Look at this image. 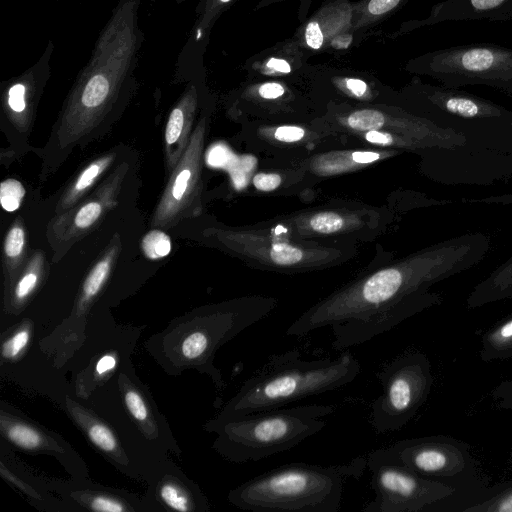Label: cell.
Listing matches in <instances>:
<instances>
[{
  "label": "cell",
  "mask_w": 512,
  "mask_h": 512,
  "mask_svg": "<svg viewBox=\"0 0 512 512\" xmlns=\"http://www.w3.org/2000/svg\"><path fill=\"white\" fill-rule=\"evenodd\" d=\"M366 466V456L329 466L288 463L249 479L229 498L253 512H337L345 482L360 478Z\"/></svg>",
  "instance_id": "7a4b0ae2"
},
{
  "label": "cell",
  "mask_w": 512,
  "mask_h": 512,
  "mask_svg": "<svg viewBox=\"0 0 512 512\" xmlns=\"http://www.w3.org/2000/svg\"><path fill=\"white\" fill-rule=\"evenodd\" d=\"M282 179L276 173H258L253 178L254 186L260 191H272L279 187Z\"/></svg>",
  "instance_id": "e575fe53"
},
{
  "label": "cell",
  "mask_w": 512,
  "mask_h": 512,
  "mask_svg": "<svg viewBox=\"0 0 512 512\" xmlns=\"http://www.w3.org/2000/svg\"><path fill=\"white\" fill-rule=\"evenodd\" d=\"M203 131L204 124L202 121L167 185L154 217V225L167 224L186 208L198 182Z\"/></svg>",
  "instance_id": "30bf717a"
},
{
  "label": "cell",
  "mask_w": 512,
  "mask_h": 512,
  "mask_svg": "<svg viewBox=\"0 0 512 512\" xmlns=\"http://www.w3.org/2000/svg\"><path fill=\"white\" fill-rule=\"evenodd\" d=\"M491 398L493 402L502 409L512 411V380H505L492 389ZM510 462H512V450L510 453Z\"/></svg>",
  "instance_id": "83f0119b"
},
{
  "label": "cell",
  "mask_w": 512,
  "mask_h": 512,
  "mask_svg": "<svg viewBox=\"0 0 512 512\" xmlns=\"http://www.w3.org/2000/svg\"><path fill=\"white\" fill-rule=\"evenodd\" d=\"M172 1H174V2H176V3H178V4H180V3H182V2H184V1H186V0H172Z\"/></svg>",
  "instance_id": "7bdbcfd3"
},
{
  "label": "cell",
  "mask_w": 512,
  "mask_h": 512,
  "mask_svg": "<svg viewBox=\"0 0 512 512\" xmlns=\"http://www.w3.org/2000/svg\"><path fill=\"white\" fill-rule=\"evenodd\" d=\"M345 225L344 218L336 212H319L311 215L306 226L312 232L330 234L341 230Z\"/></svg>",
  "instance_id": "ffe728a7"
},
{
  "label": "cell",
  "mask_w": 512,
  "mask_h": 512,
  "mask_svg": "<svg viewBox=\"0 0 512 512\" xmlns=\"http://www.w3.org/2000/svg\"><path fill=\"white\" fill-rule=\"evenodd\" d=\"M479 357L483 362L507 360L512 357V314L482 334Z\"/></svg>",
  "instance_id": "9a60e30c"
},
{
  "label": "cell",
  "mask_w": 512,
  "mask_h": 512,
  "mask_svg": "<svg viewBox=\"0 0 512 512\" xmlns=\"http://www.w3.org/2000/svg\"><path fill=\"white\" fill-rule=\"evenodd\" d=\"M111 265V258L99 261L89 273L83 285L84 299L89 300L96 295L105 282Z\"/></svg>",
  "instance_id": "7402d4cb"
},
{
  "label": "cell",
  "mask_w": 512,
  "mask_h": 512,
  "mask_svg": "<svg viewBox=\"0 0 512 512\" xmlns=\"http://www.w3.org/2000/svg\"><path fill=\"white\" fill-rule=\"evenodd\" d=\"M505 0H469L470 5L477 11H487L499 7Z\"/></svg>",
  "instance_id": "ab89813d"
},
{
  "label": "cell",
  "mask_w": 512,
  "mask_h": 512,
  "mask_svg": "<svg viewBox=\"0 0 512 512\" xmlns=\"http://www.w3.org/2000/svg\"><path fill=\"white\" fill-rule=\"evenodd\" d=\"M359 361L350 351L337 358L306 360L297 349L271 355L242 385L225 409V418L283 407L353 382Z\"/></svg>",
  "instance_id": "3957f363"
},
{
  "label": "cell",
  "mask_w": 512,
  "mask_h": 512,
  "mask_svg": "<svg viewBox=\"0 0 512 512\" xmlns=\"http://www.w3.org/2000/svg\"><path fill=\"white\" fill-rule=\"evenodd\" d=\"M420 92L431 105L446 115L463 119H512L505 108L456 88L420 85Z\"/></svg>",
  "instance_id": "7c38bea8"
},
{
  "label": "cell",
  "mask_w": 512,
  "mask_h": 512,
  "mask_svg": "<svg viewBox=\"0 0 512 512\" xmlns=\"http://www.w3.org/2000/svg\"><path fill=\"white\" fill-rule=\"evenodd\" d=\"M283 1H288V0H260L259 3L255 6V10L264 8L266 6H269V5H272L275 3L283 2ZM292 1H300L302 7H303L305 1L307 4V7L310 3V0H292Z\"/></svg>",
  "instance_id": "b9f144b4"
},
{
  "label": "cell",
  "mask_w": 512,
  "mask_h": 512,
  "mask_svg": "<svg viewBox=\"0 0 512 512\" xmlns=\"http://www.w3.org/2000/svg\"><path fill=\"white\" fill-rule=\"evenodd\" d=\"M110 160V157H105L89 165L78 177L69 195V200L74 199L81 192L87 189L92 184L94 179L97 178L101 171L108 165Z\"/></svg>",
  "instance_id": "d4e9b609"
},
{
  "label": "cell",
  "mask_w": 512,
  "mask_h": 512,
  "mask_svg": "<svg viewBox=\"0 0 512 512\" xmlns=\"http://www.w3.org/2000/svg\"><path fill=\"white\" fill-rule=\"evenodd\" d=\"M101 211V206L97 202L85 204L75 216V225L79 228L91 226L99 218Z\"/></svg>",
  "instance_id": "f546056e"
},
{
  "label": "cell",
  "mask_w": 512,
  "mask_h": 512,
  "mask_svg": "<svg viewBox=\"0 0 512 512\" xmlns=\"http://www.w3.org/2000/svg\"><path fill=\"white\" fill-rule=\"evenodd\" d=\"M305 132L302 128L297 126H281L274 132L276 140L282 142H296L303 138Z\"/></svg>",
  "instance_id": "d590c367"
},
{
  "label": "cell",
  "mask_w": 512,
  "mask_h": 512,
  "mask_svg": "<svg viewBox=\"0 0 512 512\" xmlns=\"http://www.w3.org/2000/svg\"><path fill=\"white\" fill-rule=\"evenodd\" d=\"M490 245L489 236L480 232L434 244L317 302L285 334L302 337L330 327L334 350L364 344L423 310L440 305L441 295L430 292V287L475 267L489 253Z\"/></svg>",
  "instance_id": "6da1fadb"
},
{
  "label": "cell",
  "mask_w": 512,
  "mask_h": 512,
  "mask_svg": "<svg viewBox=\"0 0 512 512\" xmlns=\"http://www.w3.org/2000/svg\"><path fill=\"white\" fill-rule=\"evenodd\" d=\"M412 72L428 75L445 87L486 85L512 93V50L492 46L443 49L408 62Z\"/></svg>",
  "instance_id": "8992f818"
},
{
  "label": "cell",
  "mask_w": 512,
  "mask_h": 512,
  "mask_svg": "<svg viewBox=\"0 0 512 512\" xmlns=\"http://www.w3.org/2000/svg\"><path fill=\"white\" fill-rule=\"evenodd\" d=\"M212 345L211 334L203 331L191 333L182 344V354L187 359L193 360L208 353Z\"/></svg>",
  "instance_id": "603a6c76"
},
{
  "label": "cell",
  "mask_w": 512,
  "mask_h": 512,
  "mask_svg": "<svg viewBox=\"0 0 512 512\" xmlns=\"http://www.w3.org/2000/svg\"><path fill=\"white\" fill-rule=\"evenodd\" d=\"M307 57V52L292 37L252 56L244 68L253 75L286 76L303 68Z\"/></svg>",
  "instance_id": "4fadbf2b"
},
{
  "label": "cell",
  "mask_w": 512,
  "mask_h": 512,
  "mask_svg": "<svg viewBox=\"0 0 512 512\" xmlns=\"http://www.w3.org/2000/svg\"><path fill=\"white\" fill-rule=\"evenodd\" d=\"M338 82L340 86L355 97H364L369 92L368 84L359 78L342 77Z\"/></svg>",
  "instance_id": "836d02e7"
},
{
  "label": "cell",
  "mask_w": 512,
  "mask_h": 512,
  "mask_svg": "<svg viewBox=\"0 0 512 512\" xmlns=\"http://www.w3.org/2000/svg\"><path fill=\"white\" fill-rule=\"evenodd\" d=\"M25 195V188L15 179H6L0 185V203L7 212L18 209Z\"/></svg>",
  "instance_id": "44dd1931"
},
{
  "label": "cell",
  "mask_w": 512,
  "mask_h": 512,
  "mask_svg": "<svg viewBox=\"0 0 512 512\" xmlns=\"http://www.w3.org/2000/svg\"><path fill=\"white\" fill-rule=\"evenodd\" d=\"M352 160L356 164H368L378 160L381 154L373 151H357L351 153Z\"/></svg>",
  "instance_id": "f35d334b"
},
{
  "label": "cell",
  "mask_w": 512,
  "mask_h": 512,
  "mask_svg": "<svg viewBox=\"0 0 512 512\" xmlns=\"http://www.w3.org/2000/svg\"><path fill=\"white\" fill-rule=\"evenodd\" d=\"M512 298V254L483 280L466 298V307L475 309L493 302Z\"/></svg>",
  "instance_id": "5bb4252c"
},
{
  "label": "cell",
  "mask_w": 512,
  "mask_h": 512,
  "mask_svg": "<svg viewBox=\"0 0 512 512\" xmlns=\"http://www.w3.org/2000/svg\"><path fill=\"white\" fill-rule=\"evenodd\" d=\"M29 340V333L26 330H21L16 333L11 339L4 343L2 354L4 357H15L27 345Z\"/></svg>",
  "instance_id": "1f68e13d"
},
{
  "label": "cell",
  "mask_w": 512,
  "mask_h": 512,
  "mask_svg": "<svg viewBox=\"0 0 512 512\" xmlns=\"http://www.w3.org/2000/svg\"><path fill=\"white\" fill-rule=\"evenodd\" d=\"M465 512H512V485L491 497L466 507Z\"/></svg>",
  "instance_id": "ac0fdd59"
},
{
  "label": "cell",
  "mask_w": 512,
  "mask_h": 512,
  "mask_svg": "<svg viewBox=\"0 0 512 512\" xmlns=\"http://www.w3.org/2000/svg\"><path fill=\"white\" fill-rule=\"evenodd\" d=\"M6 434L12 442L26 449L36 448L42 442L41 436L34 429L23 424L10 426Z\"/></svg>",
  "instance_id": "cb8c5ba5"
},
{
  "label": "cell",
  "mask_w": 512,
  "mask_h": 512,
  "mask_svg": "<svg viewBox=\"0 0 512 512\" xmlns=\"http://www.w3.org/2000/svg\"><path fill=\"white\" fill-rule=\"evenodd\" d=\"M373 500L363 512H419L452 496L456 489L393 463L367 462Z\"/></svg>",
  "instance_id": "ba28073f"
},
{
  "label": "cell",
  "mask_w": 512,
  "mask_h": 512,
  "mask_svg": "<svg viewBox=\"0 0 512 512\" xmlns=\"http://www.w3.org/2000/svg\"><path fill=\"white\" fill-rule=\"evenodd\" d=\"M408 0H359L354 2L353 32L367 29L400 9Z\"/></svg>",
  "instance_id": "2e32d148"
},
{
  "label": "cell",
  "mask_w": 512,
  "mask_h": 512,
  "mask_svg": "<svg viewBox=\"0 0 512 512\" xmlns=\"http://www.w3.org/2000/svg\"><path fill=\"white\" fill-rule=\"evenodd\" d=\"M91 508L96 511L122 512L125 508L118 501L107 497H96L91 503Z\"/></svg>",
  "instance_id": "8d00e7d4"
},
{
  "label": "cell",
  "mask_w": 512,
  "mask_h": 512,
  "mask_svg": "<svg viewBox=\"0 0 512 512\" xmlns=\"http://www.w3.org/2000/svg\"><path fill=\"white\" fill-rule=\"evenodd\" d=\"M509 124L512 126V119L509 121Z\"/></svg>",
  "instance_id": "ee69618b"
},
{
  "label": "cell",
  "mask_w": 512,
  "mask_h": 512,
  "mask_svg": "<svg viewBox=\"0 0 512 512\" xmlns=\"http://www.w3.org/2000/svg\"><path fill=\"white\" fill-rule=\"evenodd\" d=\"M354 2L326 0L293 38L306 51H322L353 32Z\"/></svg>",
  "instance_id": "9c48e42d"
},
{
  "label": "cell",
  "mask_w": 512,
  "mask_h": 512,
  "mask_svg": "<svg viewBox=\"0 0 512 512\" xmlns=\"http://www.w3.org/2000/svg\"><path fill=\"white\" fill-rule=\"evenodd\" d=\"M163 501L177 511H189V502L184 494L174 485H164L160 491Z\"/></svg>",
  "instance_id": "4316f807"
},
{
  "label": "cell",
  "mask_w": 512,
  "mask_h": 512,
  "mask_svg": "<svg viewBox=\"0 0 512 512\" xmlns=\"http://www.w3.org/2000/svg\"><path fill=\"white\" fill-rule=\"evenodd\" d=\"M367 462L397 464L439 481L471 474L476 464L467 443L444 435L397 441L369 453Z\"/></svg>",
  "instance_id": "52a82bcc"
},
{
  "label": "cell",
  "mask_w": 512,
  "mask_h": 512,
  "mask_svg": "<svg viewBox=\"0 0 512 512\" xmlns=\"http://www.w3.org/2000/svg\"><path fill=\"white\" fill-rule=\"evenodd\" d=\"M236 0H200L195 7V21L176 61L178 77L195 76L203 67V55L217 20Z\"/></svg>",
  "instance_id": "8fae6325"
},
{
  "label": "cell",
  "mask_w": 512,
  "mask_h": 512,
  "mask_svg": "<svg viewBox=\"0 0 512 512\" xmlns=\"http://www.w3.org/2000/svg\"><path fill=\"white\" fill-rule=\"evenodd\" d=\"M88 435L92 442L104 451H113L116 448V440L112 432L104 425L94 423L88 429Z\"/></svg>",
  "instance_id": "484cf974"
},
{
  "label": "cell",
  "mask_w": 512,
  "mask_h": 512,
  "mask_svg": "<svg viewBox=\"0 0 512 512\" xmlns=\"http://www.w3.org/2000/svg\"><path fill=\"white\" fill-rule=\"evenodd\" d=\"M37 274L33 272L27 273L18 283L15 295L18 299H23L28 296L37 283Z\"/></svg>",
  "instance_id": "74e56055"
},
{
  "label": "cell",
  "mask_w": 512,
  "mask_h": 512,
  "mask_svg": "<svg viewBox=\"0 0 512 512\" xmlns=\"http://www.w3.org/2000/svg\"><path fill=\"white\" fill-rule=\"evenodd\" d=\"M334 411L333 405L311 404L226 418L222 429L223 450L237 463L271 457L317 434Z\"/></svg>",
  "instance_id": "277c9868"
},
{
  "label": "cell",
  "mask_w": 512,
  "mask_h": 512,
  "mask_svg": "<svg viewBox=\"0 0 512 512\" xmlns=\"http://www.w3.org/2000/svg\"><path fill=\"white\" fill-rule=\"evenodd\" d=\"M142 250L149 259L156 260L163 258L170 253V237L161 230H151L143 237Z\"/></svg>",
  "instance_id": "d6986e66"
},
{
  "label": "cell",
  "mask_w": 512,
  "mask_h": 512,
  "mask_svg": "<svg viewBox=\"0 0 512 512\" xmlns=\"http://www.w3.org/2000/svg\"><path fill=\"white\" fill-rule=\"evenodd\" d=\"M286 87L278 81H265L256 86L257 95L264 100H275L286 94Z\"/></svg>",
  "instance_id": "4dcf8cb0"
},
{
  "label": "cell",
  "mask_w": 512,
  "mask_h": 512,
  "mask_svg": "<svg viewBox=\"0 0 512 512\" xmlns=\"http://www.w3.org/2000/svg\"><path fill=\"white\" fill-rule=\"evenodd\" d=\"M125 403L135 419L144 421L147 418V408L143 399L137 392L128 391L125 394Z\"/></svg>",
  "instance_id": "d6a6232c"
},
{
  "label": "cell",
  "mask_w": 512,
  "mask_h": 512,
  "mask_svg": "<svg viewBox=\"0 0 512 512\" xmlns=\"http://www.w3.org/2000/svg\"><path fill=\"white\" fill-rule=\"evenodd\" d=\"M24 231L19 226H14L8 232L5 242L4 250L8 257L15 258L21 254L24 247Z\"/></svg>",
  "instance_id": "f1b7e54d"
},
{
  "label": "cell",
  "mask_w": 512,
  "mask_h": 512,
  "mask_svg": "<svg viewBox=\"0 0 512 512\" xmlns=\"http://www.w3.org/2000/svg\"><path fill=\"white\" fill-rule=\"evenodd\" d=\"M115 365L116 359L112 355H105L97 362L96 371L98 374H103L112 370Z\"/></svg>",
  "instance_id": "60d3db41"
},
{
  "label": "cell",
  "mask_w": 512,
  "mask_h": 512,
  "mask_svg": "<svg viewBox=\"0 0 512 512\" xmlns=\"http://www.w3.org/2000/svg\"><path fill=\"white\" fill-rule=\"evenodd\" d=\"M260 248V259H267L275 266L292 267L299 265L308 258L307 251L285 242H263Z\"/></svg>",
  "instance_id": "e0dca14e"
},
{
  "label": "cell",
  "mask_w": 512,
  "mask_h": 512,
  "mask_svg": "<svg viewBox=\"0 0 512 512\" xmlns=\"http://www.w3.org/2000/svg\"><path fill=\"white\" fill-rule=\"evenodd\" d=\"M383 393L371 404L370 423L377 433L403 428L426 402L433 385L428 357L420 351L404 353L378 373Z\"/></svg>",
  "instance_id": "5b68a950"
}]
</instances>
